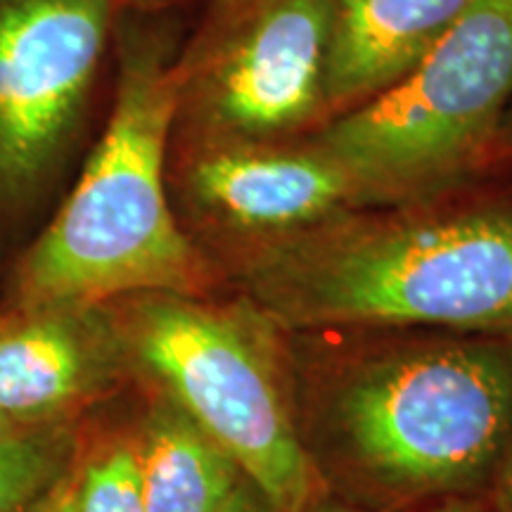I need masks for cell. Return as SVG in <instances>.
<instances>
[{
  "mask_svg": "<svg viewBox=\"0 0 512 512\" xmlns=\"http://www.w3.org/2000/svg\"><path fill=\"white\" fill-rule=\"evenodd\" d=\"M337 335L328 351L285 332L299 439L325 494L370 512L484 501L512 430V337Z\"/></svg>",
  "mask_w": 512,
  "mask_h": 512,
  "instance_id": "6da1fadb",
  "label": "cell"
},
{
  "mask_svg": "<svg viewBox=\"0 0 512 512\" xmlns=\"http://www.w3.org/2000/svg\"><path fill=\"white\" fill-rule=\"evenodd\" d=\"M117 0H0V283L79 155Z\"/></svg>",
  "mask_w": 512,
  "mask_h": 512,
  "instance_id": "8992f818",
  "label": "cell"
},
{
  "mask_svg": "<svg viewBox=\"0 0 512 512\" xmlns=\"http://www.w3.org/2000/svg\"><path fill=\"white\" fill-rule=\"evenodd\" d=\"M8 427H12V425H10L8 420L3 418V415H0V432H3V430H8Z\"/></svg>",
  "mask_w": 512,
  "mask_h": 512,
  "instance_id": "44dd1931",
  "label": "cell"
},
{
  "mask_svg": "<svg viewBox=\"0 0 512 512\" xmlns=\"http://www.w3.org/2000/svg\"><path fill=\"white\" fill-rule=\"evenodd\" d=\"M512 105V0H472L392 88L311 133L361 207L434 200L491 164Z\"/></svg>",
  "mask_w": 512,
  "mask_h": 512,
  "instance_id": "5b68a950",
  "label": "cell"
},
{
  "mask_svg": "<svg viewBox=\"0 0 512 512\" xmlns=\"http://www.w3.org/2000/svg\"><path fill=\"white\" fill-rule=\"evenodd\" d=\"M427 512H491V510L486 508L484 501H467V498H460V501L441 503V505H437V508H432Z\"/></svg>",
  "mask_w": 512,
  "mask_h": 512,
  "instance_id": "ffe728a7",
  "label": "cell"
},
{
  "mask_svg": "<svg viewBox=\"0 0 512 512\" xmlns=\"http://www.w3.org/2000/svg\"><path fill=\"white\" fill-rule=\"evenodd\" d=\"M472 0H325L328 119L392 88L441 41Z\"/></svg>",
  "mask_w": 512,
  "mask_h": 512,
  "instance_id": "30bf717a",
  "label": "cell"
},
{
  "mask_svg": "<svg viewBox=\"0 0 512 512\" xmlns=\"http://www.w3.org/2000/svg\"><path fill=\"white\" fill-rule=\"evenodd\" d=\"M131 375L107 304L0 302V415L12 427L76 422Z\"/></svg>",
  "mask_w": 512,
  "mask_h": 512,
  "instance_id": "9c48e42d",
  "label": "cell"
},
{
  "mask_svg": "<svg viewBox=\"0 0 512 512\" xmlns=\"http://www.w3.org/2000/svg\"><path fill=\"white\" fill-rule=\"evenodd\" d=\"M69 479H72V472L64 477V482L57 486L36 512H72V505H69Z\"/></svg>",
  "mask_w": 512,
  "mask_h": 512,
  "instance_id": "ac0fdd59",
  "label": "cell"
},
{
  "mask_svg": "<svg viewBox=\"0 0 512 512\" xmlns=\"http://www.w3.org/2000/svg\"><path fill=\"white\" fill-rule=\"evenodd\" d=\"M133 439L145 512H221L247 479L238 460L159 389Z\"/></svg>",
  "mask_w": 512,
  "mask_h": 512,
  "instance_id": "8fae6325",
  "label": "cell"
},
{
  "mask_svg": "<svg viewBox=\"0 0 512 512\" xmlns=\"http://www.w3.org/2000/svg\"><path fill=\"white\" fill-rule=\"evenodd\" d=\"M162 17L119 10L105 126L53 219L12 259L3 304L100 306L143 292L214 294L221 283L171 207L181 46Z\"/></svg>",
  "mask_w": 512,
  "mask_h": 512,
  "instance_id": "3957f363",
  "label": "cell"
},
{
  "mask_svg": "<svg viewBox=\"0 0 512 512\" xmlns=\"http://www.w3.org/2000/svg\"><path fill=\"white\" fill-rule=\"evenodd\" d=\"M221 512H278V510H275V505L268 501L264 491H261L259 486L247 477Z\"/></svg>",
  "mask_w": 512,
  "mask_h": 512,
  "instance_id": "9a60e30c",
  "label": "cell"
},
{
  "mask_svg": "<svg viewBox=\"0 0 512 512\" xmlns=\"http://www.w3.org/2000/svg\"><path fill=\"white\" fill-rule=\"evenodd\" d=\"M299 512H370V510L354 508V505L339 501V498H335V496L320 494L318 498H313V501Z\"/></svg>",
  "mask_w": 512,
  "mask_h": 512,
  "instance_id": "d6986e66",
  "label": "cell"
},
{
  "mask_svg": "<svg viewBox=\"0 0 512 512\" xmlns=\"http://www.w3.org/2000/svg\"><path fill=\"white\" fill-rule=\"evenodd\" d=\"M283 332L512 337V195L349 209L219 266Z\"/></svg>",
  "mask_w": 512,
  "mask_h": 512,
  "instance_id": "7a4b0ae2",
  "label": "cell"
},
{
  "mask_svg": "<svg viewBox=\"0 0 512 512\" xmlns=\"http://www.w3.org/2000/svg\"><path fill=\"white\" fill-rule=\"evenodd\" d=\"M131 375L174 399L278 512L325 494L299 439L285 332L245 297L143 292L107 304Z\"/></svg>",
  "mask_w": 512,
  "mask_h": 512,
  "instance_id": "277c9868",
  "label": "cell"
},
{
  "mask_svg": "<svg viewBox=\"0 0 512 512\" xmlns=\"http://www.w3.org/2000/svg\"><path fill=\"white\" fill-rule=\"evenodd\" d=\"M79 420L0 432V512H36L79 458Z\"/></svg>",
  "mask_w": 512,
  "mask_h": 512,
  "instance_id": "7c38bea8",
  "label": "cell"
},
{
  "mask_svg": "<svg viewBox=\"0 0 512 512\" xmlns=\"http://www.w3.org/2000/svg\"><path fill=\"white\" fill-rule=\"evenodd\" d=\"M498 159H508L512 162V105L505 112L503 124L498 128V136H496V145H494V159L491 162H498Z\"/></svg>",
  "mask_w": 512,
  "mask_h": 512,
  "instance_id": "e0dca14e",
  "label": "cell"
},
{
  "mask_svg": "<svg viewBox=\"0 0 512 512\" xmlns=\"http://www.w3.org/2000/svg\"><path fill=\"white\" fill-rule=\"evenodd\" d=\"M484 505L491 512H512V430L501 463H498L494 482H491L484 496Z\"/></svg>",
  "mask_w": 512,
  "mask_h": 512,
  "instance_id": "5bb4252c",
  "label": "cell"
},
{
  "mask_svg": "<svg viewBox=\"0 0 512 512\" xmlns=\"http://www.w3.org/2000/svg\"><path fill=\"white\" fill-rule=\"evenodd\" d=\"M72 512H145L136 439L110 437L79 448L69 479Z\"/></svg>",
  "mask_w": 512,
  "mask_h": 512,
  "instance_id": "4fadbf2b",
  "label": "cell"
},
{
  "mask_svg": "<svg viewBox=\"0 0 512 512\" xmlns=\"http://www.w3.org/2000/svg\"><path fill=\"white\" fill-rule=\"evenodd\" d=\"M325 0H211L176 57L171 136L214 145L302 140L328 121Z\"/></svg>",
  "mask_w": 512,
  "mask_h": 512,
  "instance_id": "52a82bcc",
  "label": "cell"
},
{
  "mask_svg": "<svg viewBox=\"0 0 512 512\" xmlns=\"http://www.w3.org/2000/svg\"><path fill=\"white\" fill-rule=\"evenodd\" d=\"M166 183L178 223L216 271L233 256L361 209L347 171L309 136L273 145L171 136Z\"/></svg>",
  "mask_w": 512,
  "mask_h": 512,
  "instance_id": "ba28073f",
  "label": "cell"
},
{
  "mask_svg": "<svg viewBox=\"0 0 512 512\" xmlns=\"http://www.w3.org/2000/svg\"><path fill=\"white\" fill-rule=\"evenodd\" d=\"M185 0H117L119 10L136 12V15H166Z\"/></svg>",
  "mask_w": 512,
  "mask_h": 512,
  "instance_id": "2e32d148",
  "label": "cell"
}]
</instances>
